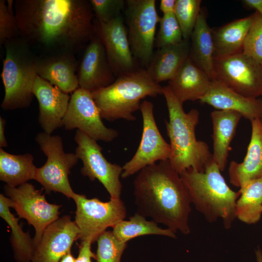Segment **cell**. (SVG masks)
<instances>
[{
    "label": "cell",
    "mask_w": 262,
    "mask_h": 262,
    "mask_svg": "<svg viewBox=\"0 0 262 262\" xmlns=\"http://www.w3.org/2000/svg\"><path fill=\"white\" fill-rule=\"evenodd\" d=\"M19 36L43 55L75 54L95 35V15L87 0H16Z\"/></svg>",
    "instance_id": "cell-1"
},
{
    "label": "cell",
    "mask_w": 262,
    "mask_h": 262,
    "mask_svg": "<svg viewBox=\"0 0 262 262\" xmlns=\"http://www.w3.org/2000/svg\"><path fill=\"white\" fill-rule=\"evenodd\" d=\"M133 195L137 213L175 233H190L192 203L180 175L168 160L141 170L133 181Z\"/></svg>",
    "instance_id": "cell-2"
},
{
    "label": "cell",
    "mask_w": 262,
    "mask_h": 262,
    "mask_svg": "<svg viewBox=\"0 0 262 262\" xmlns=\"http://www.w3.org/2000/svg\"><path fill=\"white\" fill-rule=\"evenodd\" d=\"M163 95L168 112L166 129L170 140L171 152L169 162L180 175L192 168L203 171L213 161L207 144L196 137L195 130L199 122V113L193 109L185 113L183 103L173 94L168 85L163 87Z\"/></svg>",
    "instance_id": "cell-3"
},
{
    "label": "cell",
    "mask_w": 262,
    "mask_h": 262,
    "mask_svg": "<svg viewBox=\"0 0 262 262\" xmlns=\"http://www.w3.org/2000/svg\"><path fill=\"white\" fill-rule=\"evenodd\" d=\"M213 160L203 171L189 168L180 174L191 203L210 223L220 219L224 228H231L236 218L235 206L239 191L230 188Z\"/></svg>",
    "instance_id": "cell-4"
},
{
    "label": "cell",
    "mask_w": 262,
    "mask_h": 262,
    "mask_svg": "<svg viewBox=\"0 0 262 262\" xmlns=\"http://www.w3.org/2000/svg\"><path fill=\"white\" fill-rule=\"evenodd\" d=\"M91 93L102 118L134 121L133 113L140 109L141 100L147 97L163 95V87L152 80L146 69H136Z\"/></svg>",
    "instance_id": "cell-5"
},
{
    "label": "cell",
    "mask_w": 262,
    "mask_h": 262,
    "mask_svg": "<svg viewBox=\"0 0 262 262\" xmlns=\"http://www.w3.org/2000/svg\"><path fill=\"white\" fill-rule=\"evenodd\" d=\"M4 46L1 77L4 97L1 107L5 111L28 107L33 97V86L37 76V57L32 49L20 37L6 41Z\"/></svg>",
    "instance_id": "cell-6"
},
{
    "label": "cell",
    "mask_w": 262,
    "mask_h": 262,
    "mask_svg": "<svg viewBox=\"0 0 262 262\" xmlns=\"http://www.w3.org/2000/svg\"><path fill=\"white\" fill-rule=\"evenodd\" d=\"M35 140L47 159L43 166L36 168L34 180L41 184L46 193L59 192L73 199L76 193L71 187L68 176L78 163L77 155L64 151L59 135L41 132L37 134Z\"/></svg>",
    "instance_id": "cell-7"
},
{
    "label": "cell",
    "mask_w": 262,
    "mask_h": 262,
    "mask_svg": "<svg viewBox=\"0 0 262 262\" xmlns=\"http://www.w3.org/2000/svg\"><path fill=\"white\" fill-rule=\"evenodd\" d=\"M124 10L132 55L147 67L154 53L156 26L160 19L156 0H127Z\"/></svg>",
    "instance_id": "cell-8"
},
{
    "label": "cell",
    "mask_w": 262,
    "mask_h": 262,
    "mask_svg": "<svg viewBox=\"0 0 262 262\" xmlns=\"http://www.w3.org/2000/svg\"><path fill=\"white\" fill-rule=\"evenodd\" d=\"M73 200L76 205L74 221L80 229L79 239L81 241L94 242L108 228H113L123 220L127 214L120 198L103 202L76 194Z\"/></svg>",
    "instance_id": "cell-9"
},
{
    "label": "cell",
    "mask_w": 262,
    "mask_h": 262,
    "mask_svg": "<svg viewBox=\"0 0 262 262\" xmlns=\"http://www.w3.org/2000/svg\"><path fill=\"white\" fill-rule=\"evenodd\" d=\"M4 191L12 201L19 218H24L33 227L34 247L39 243L46 228L59 218L61 205L49 203L42 190L26 182L17 187L5 185Z\"/></svg>",
    "instance_id": "cell-10"
},
{
    "label": "cell",
    "mask_w": 262,
    "mask_h": 262,
    "mask_svg": "<svg viewBox=\"0 0 262 262\" xmlns=\"http://www.w3.org/2000/svg\"><path fill=\"white\" fill-rule=\"evenodd\" d=\"M214 80L246 97L262 96V66L242 51L214 59Z\"/></svg>",
    "instance_id": "cell-11"
},
{
    "label": "cell",
    "mask_w": 262,
    "mask_h": 262,
    "mask_svg": "<svg viewBox=\"0 0 262 262\" xmlns=\"http://www.w3.org/2000/svg\"><path fill=\"white\" fill-rule=\"evenodd\" d=\"M74 140L77 144L75 153L83 164L81 169L82 174L92 181L97 179L100 182L110 198H119L122 188L120 180L122 167L108 162L97 141L80 131H76Z\"/></svg>",
    "instance_id": "cell-12"
},
{
    "label": "cell",
    "mask_w": 262,
    "mask_h": 262,
    "mask_svg": "<svg viewBox=\"0 0 262 262\" xmlns=\"http://www.w3.org/2000/svg\"><path fill=\"white\" fill-rule=\"evenodd\" d=\"M153 104L144 100L140 111L143 118V131L139 146L132 158L122 166L121 177L125 179L157 162L168 160L171 148L161 135L156 125Z\"/></svg>",
    "instance_id": "cell-13"
},
{
    "label": "cell",
    "mask_w": 262,
    "mask_h": 262,
    "mask_svg": "<svg viewBox=\"0 0 262 262\" xmlns=\"http://www.w3.org/2000/svg\"><path fill=\"white\" fill-rule=\"evenodd\" d=\"M63 125L69 131L78 129L96 141L110 142L118 136L115 130L103 124L91 92L81 88L72 93Z\"/></svg>",
    "instance_id": "cell-14"
},
{
    "label": "cell",
    "mask_w": 262,
    "mask_h": 262,
    "mask_svg": "<svg viewBox=\"0 0 262 262\" xmlns=\"http://www.w3.org/2000/svg\"><path fill=\"white\" fill-rule=\"evenodd\" d=\"M95 35L102 43L111 68L116 76L135 69L124 20L120 16L107 22L95 18Z\"/></svg>",
    "instance_id": "cell-15"
},
{
    "label": "cell",
    "mask_w": 262,
    "mask_h": 262,
    "mask_svg": "<svg viewBox=\"0 0 262 262\" xmlns=\"http://www.w3.org/2000/svg\"><path fill=\"white\" fill-rule=\"evenodd\" d=\"M80 229L69 216L59 217L45 229L35 246L32 262H60L79 239Z\"/></svg>",
    "instance_id": "cell-16"
},
{
    "label": "cell",
    "mask_w": 262,
    "mask_h": 262,
    "mask_svg": "<svg viewBox=\"0 0 262 262\" xmlns=\"http://www.w3.org/2000/svg\"><path fill=\"white\" fill-rule=\"evenodd\" d=\"M79 88L90 92L106 87L115 80L104 47L94 35L90 40L78 66Z\"/></svg>",
    "instance_id": "cell-17"
},
{
    "label": "cell",
    "mask_w": 262,
    "mask_h": 262,
    "mask_svg": "<svg viewBox=\"0 0 262 262\" xmlns=\"http://www.w3.org/2000/svg\"><path fill=\"white\" fill-rule=\"evenodd\" d=\"M33 93L39 106L38 121L43 132L50 134L63 125L70 97L56 86L36 77Z\"/></svg>",
    "instance_id": "cell-18"
},
{
    "label": "cell",
    "mask_w": 262,
    "mask_h": 262,
    "mask_svg": "<svg viewBox=\"0 0 262 262\" xmlns=\"http://www.w3.org/2000/svg\"><path fill=\"white\" fill-rule=\"evenodd\" d=\"M36 71L38 76L66 93H73L78 88L79 81L76 72L78 64L72 53H58L37 57Z\"/></svg>",
    "instance_id": "cell-19"
},
{
    "label": "cell",
    "mask_w": 262,
    "mask_h": 262,
    "mask_svg": "<svg viewBox=\"0 0 262 262\" xmlns=\"http://www.w3.org/2000/svg\"><path fill=\"white\" fill-rule=\"evenodd\" d=\"M199 101L217 110L237 112L250 122L262 116V99L244 96L216 81Z\"/></svg>",
    "instance_id": "cell-20"
},
{
    "label": "cell",
    "mask_w": 262,
    "mask_h": 262,
    "mask_svg": "<svg viewBox=\"0 0 262 262\" xmlns=\"http://www.w3.org/2000/svg\"><path fill=\"white\" fill-rule=\"evenodd\" d=\"M251 124L250 140L243 161H231L229 167L230 183L239 188L249 180L262 178V125L260 118Z\"/></svg>",
    "instance_id": "cell-21"
},
{
    "label": "cell",
    "mask_w": 262,
    "mask_h": 262,
    "mask_svg": "<svg viewBox=\"0 0 262 262\" xmlns=\"http://www.w3.org/2000/svg\"><path fill=\"white\" fill-rule=\"evenodd\" d=\"M212 80L189 57L167 85L182 103L200 100L209 90Z\"/></svg>",
    "instance_id": "cell-22"
},
{
    "label": "cell",
    "mask_w": 262,
    "mask_h": 262,
    "mask_svg": "<svg viewBox=\"0 0 262 262\" xmlns=\"http://www.w3.org/2000/svg\"><path fill=\"white\" fill-rule=\"evenodd\" d=\"M211 117L213 124V160L222 171L226 166L231 142L243 116L237 112L217 110L211 113Z\"/></svg>",
    "instance_id": "cell-23"
},
{
    "label": "cell",
    "mask_w": 262,
    "mask_h": 262,
    "mask_svg": "<svg viewBox=\"0 0 262 262\" xmlns=\"http://www.w3.org/2000/svg\"><path fill=\"white\" fill-rule=\"evenodd\" d=\"M190 40L158 49L154 52L146 70L156 82L170 80L189 57Z\"/></svg>",
    "instance_id": "cell-24"
},
{
    "label": "cell",
    "mask_w": 262,
    "mask_h": 262,
    "mask_svg": "<svg viewBox=\"0 0 262 262\" xmlns=\"http://www.w3.org/2000/svg\"><path fill=\"white\" fill-rule=\"evenodd\" d=\"M189 57L213 81L214 45L213 30L208 25L205 14L201 11L192 33Z\"/></svg>",
    "instance_id": "cell-25"
},
{
    "label": "cell",
    "mask_w": 262,
    "mask_h": 262,
    "mask_svg": "<svg viewBox=\"0 0 262 262\" xmlns=\"http://www.w3.org/2000/svg\"><path fill=\"white\" fill-rule=\"evenodd\" d=\"M253 21V15L233 21L213 31L214 59L242 51L244 42Z\"/></svg>",
    "instance_id": "cell-26"
},
{
    "label": "cell",
    "mask_w": 262,
    "mask_h": 262,
    "mask_svg": "<svg viewBox=\"0 0 262 262\" xmlns=\"http://www.w3.org/2000/svg\"><path fill=\"white\" fill-rule=\"evenodd\" d=\"M32 154L15 155L0 148V180L11 187H17L34 180L36 167Z\"/></svg>",
    "instance_id": "cell-27"
},
{
    "label": "cell",
    "mask_w": 262,
    "mask_h": 262,
    "mask_svg": "<svg viewBox=\"0 0 262 262\" xmlns=\"http://www.w3.org/2000/svg\"><path fill=\"white\" fill-rule=\"evenodd\" d=\"M12 207L10 199L0 194V216L11 229L10 241L14 251V258L17 262H32L34 250L33 239L29 232L23 231L18 224L19 218L11 212Z\"/></svg>",
    "instance_id": "cell-28"
},
{
    "label": "cell",
    "mask_w": 262,
    "mask_h": 262,
    "mask_svg": "<svg viewBox=\"0 0 262 262\" xmlns=\"http://www.w3.org/2000/svg\"><path fill=\"white\" fill-rule=\"evenodd\" d=\"M239 191L240 195L235 206L236 218L247 224L256 223L262 214V178L247 181Z\"/></svg>",
    "instance_id": "cell-29"
},
{
    "label": "cell",
    "mask_w": 262,
    "mask_h": 262,
    "mask_svg": "<svg viewBox=\"0 0 262 262\" xmlns=\"http://www.w3.org/2000/svg\"><path fill=\"white\" fill-rule=\"evenodd\" d=\"M113 232L116 239L124 243L130 240L146 235H158L176 238L175 232L169 229H162L152 220H147L141 214L136 213L128 220H122L113 228Z\"/></svg>",
    "instance_id": "cell-30"
},
{
    "label": "cell",
    "mask_w": 262,
    "mask_h": 262,
    "mask_svg": "<svg viewBox=\"0 0 262 262\" xmlns=\"http://www.w3.org/2000/svg\"><path fill=\"white\" fill-rule=\"evenodd\" d=\"M200 0H176L174 14L180 27L183 38L190 40L201 12Z\"/></svg>",
    "instance_id": "cell-31"
},
{
    "label": "cell",
    "mask_w": 262,
    "mask_h": 262,
    "mask_svg": "<svg viewBox=\"0 0 262 262\" xmlns=\"http://www.w3.org/2000/svg\"><path fill=\"white\" fill-rule=\"evenodd\" d=\"M96 259L97 262H120L127 244L121 242L112 231L106 230L98 238Z\"/></svg>",
    "instance_id": "cell-32"
},
{
    "label": "cell",
    "mask_w": 262,
    "mask_h": 262,
    "mask_svg": "<svg viewBox=\"0 0 262 262\" xmlns=\"http://www.w3.org/2000/svg\"><path fill=\"white\" fill-rule=\"evenodd\" d=\"M159 29L155 37V46L159 48L177 44L183 39L181 30L174 13L160 17Z\"/></svg>",
    "instance_id": "cell-33"
},
{
    "label": "cell",
    "mask_w": 262,
    "mask_h": 262,
    "mask_svg": "<svg viewBox=\"0 0 262 262\" xmlns=\"http://www.w3.org/2000/svg\"><path fill=\"white\" fill-rule=\"evenodd\" d=\"M242 52L262 66V16L257 12L245 39Z\"/></svg>",
    "instance_id": "cell-34"
},
{
    "label": "cell",
    "mask_w": 262,
    "mask_h": 262,
    "mask_svg": "<svg viewBox=\"0 0 262 262\" xmlns=\"http://www.w3.org/2000/svg\"><path fill=\"white\" fill-rule=\"evenodd\" d=\"M13 0H0V46L9 40L19 37Z\"/></svg>",
    "instance_id": "cell-35"
},
{
    "label": "cell",
    "mask_w": 262,
    "mask_h": 262,
    "mask_svg": "<svg viewBox=\"0 0 262 262\" xmlns=\"http://www.w3.org/2000/svg\"><path fill=\"white\" fill-rule=\"evenodd\" d=\"M95 18L107 22L120 16L125 8L124 0H90Z\"/></svg>",
    "instance_id": "cell-36"
},
{
    "label": "cell",
    "mask_w": 262,
    "mask_h": 262,
    "mask_svg": "<svg viewBox=\"0 0 262 262\" xmlns=\"http://www.w3.org/2000/svg\"><path fill=\"white\" fill-rule=\"evenodd\" d=\"M92 243L90 241H81L76 262H92V258L96 259V254L91 250Z\"/></svg>",
    "instance_id": "cell-37"
},
{
    "label": "cell",
    "mask_w": 262,
    "mask_h": 262,
    "mask_svg": "<svg viewBox=\"0 0 262 262\" xmlns=\"http://www.w3.org/2000/svg\"><path fill=\"white\" fill-rule=\"evenodd\" d=\"M176 0H161L160 9L163 14L174 13Z\"/></svg>",
    "instance_id": "cell-38"
},
{
    "label": "cell",
    "mask_w": 262,
    "mask_h": 262,
    "mask_svg": "<svg viewBox=\"0 0 262 262\" xmlns=\"http://www.w3.org/2000/svg\"><path fill=\"white\" fill-rule=\"evenodd\" d=\"M242 1L246 6L255 9L262 16V0H244Z\"/></svg>",
    "instance_id": "cell-39"
},
{
    "label": "cell",
    "mask_w": 262,
    "mask_h": 262,
    "mask_svg": "<svg viewBox=\"0 0 262 262\" xmlns=\"http://www.w3.org/2000/svg\"><path fill=\"white\" fill-rule=\"evenodd\" d=\"M5 120L1 116L0 117V148L6 147L8 146L7 141L5 136Z\"/></svg>",
    "instance_id": "cell-40"
},
{
    "label": "cell",
    "mask_w": 262,
    "mask_h": 262,
    "mask_svg": "<svg viewBox=\"0 0 262 262\" xmlns=\"http://www.w3.org/2000/svg\"><path fill=\"white\" fill-rule=\"evenodd\" d=\"M60 262H76V259L70 250L62 258Z\"/></svg>",
    "instance_id": "cell-41"
},
{
    "label": "cell",
    "mask_w": 262,
    "mask_h": 262,
    "mask_svg": "<svg viewBox=\"0 0 262 262\" xmlns=\"http://www.w3.org/2000/svg\"><path fill=\"white\" fill-rule=\"evenodd\" d=\"M256 260L257 262H262V250L258 247L255 251Z\"/></svg>",
    "instance_id": "cell-42"
},
{
    "label": "cell",
    "mask_w": 262,
    "mask_h": 262,
    "mask_svg": "<svg viewBox=\"0 0 262 262\" xmlns=\"http://www.w3.org/2000/svg\"><path fill=\"white\" fill-rule=\"evenodd\" d=\"M262 125V116L260 118Z\"/></svg>",
    "instance_id": "cell-43"
},
{
    "label": "cell",
    "mask_w": 262,
    "mask_h": 262,
    "mask_svg": "<svg viewBox=\"0 0 262 262\" xmlns=\"http://www.w3.org/2000/svg\"></svg>",
    "instance_id": "cell-44"
}]
</instances>
